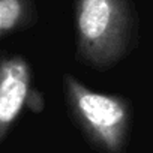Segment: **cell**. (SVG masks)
Returning <instances> with one entry per match:
<instances>
[{
    "instance_id": "6da1fadb",
    "label": "cell",
    "mask_w": 153,
    "mask_h": 153,
    "mask_svg": "<svg viewBox=\"0 0 153 153\" xmlns=\"http://www.w3.org/2000/svg\"><path fill=\"white\" fill-rule=\"evenodd\" d=\"M76 59L105 71L138 44L140 23L132 0H75Z\"/></svg>"
},
{
    "instance_id": "7a4b0ae2",
    "label": "cell",
    "mask_w": 153,
    "mask_h": 153,
    "mask_svg": "<svg viewBox=\"0 0 153 153\" xmlns=\"http://www.w3.org/2000/svg\"><path fill=\"white\" fill-rule=\"evenodd\" d=\"M72 120L99 153H123L132 123V107L119 95L95 92L75 75H63Z\"/></svg>"
},
{
    "instance_id": "3957f363",
    "label": "cell",
    "mask_w": 153,
    "mask_h": 153,
    "mask_svg": "<svg viewBox=\"0 0 153 153\" xmlns=\"http://www.w3.org/2000/svg\"><path fill=\"white\" fill-rule=\"evenodd\" d=\"M44 108L41 93L30 90V66L23 56H6L0 65V141L5 143L23 108Z\"/></svg>"
},
{
    "instance_id": "277c9868",
    "label": "cell",
    "mask_w": 153,
    "mask_h": 153,
    "mask_svg": "<svg viewBox=\"0 0 153 153\" xmlns=\"http://www.w3.org/2000/svg\"><path fill=\"white\" fill-rule=\"evenodd\" d=\"M36 0H0V36L6 38L36 23Z\"/></svg>"
}]
</instances>
